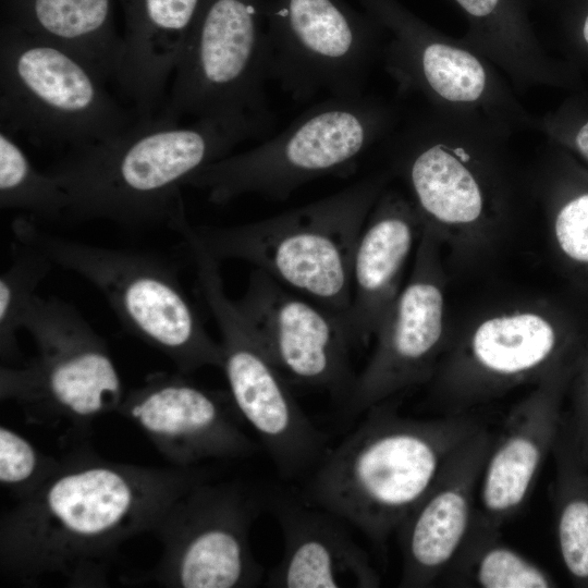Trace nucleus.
I'll return each instance as SVG.
<instances>
[{
  "mask_svg": "<svg viewBox=\"0 0 588 588\" xmlns=\"http://www.w3.org/2000/svg\"><path fill=\"white\" fill-rule=\"evenodd\" d=\"M124 32L114 83L136 121L156 117L203 0H120Z\"/></svg>",
  "mask_w": 588,
  "mask_h": 588,
  "instance_id": "23",
  "label": "nucleus"
},
{
  "mask_svg": "<svg viewBox=\"0 0 588 588\" xmlns=\"http://www.w3.org/2000/svg\"><path fill=\"white\" fill-rule=\"evenodd\" d=\"M555 531L563 565L577 587L588 588V470L553 448Z\"/></svg>",
  "mask_w": 588,
  "mask_h": 588,
  "instance_id": "27",
  "label": "nucleus"
},
{
  "mask_svg": "<svg viewBox=\"0 0 588 588\" xmlns=\"http://www.w3.org/2000/svg\"><path fill=\"white\" fill-rule=\"evenodd\" d=\"M206 480L194 467H149L74 455L59 461L0 523V566L25 584L58 578L105 587L118 550L154 531L172 503Z\"/></svg>",
  "mask_w": 588,
  "mask_h": 588,
  "instance_id": "1",
  "label": "nucleus"
},
{
  "mask_svg": "<svg viewBox=\"0 0 588 588\" xmlns=\"http://www.w3.org/2000/svg\"><path fill=\"white\" fill-rule=\"evenodd\" d=\"M179 235L193 255L199 291L218 326L221 369L238 413L282 477L314 470L328 451L326 434L304 413L264 342L228 297L219 260L200 244L193 225H184Z\"/></svg>",
  "mask_w": 588,
  "mask_h": 588,
  "instance_id": "11",
  "label": "nucleus"
},
{
  "mask_svg": "<svg viewBox=\"0 0 588 588\" xmlns=\"http://www.w3.org/2000/svg\"><path fill=\"white\" fill-rule=\"evenodd\" d=\"M283 536V555L267 579L270 587H378L367 553L333 513L285 493L266 495Z\"/></svg>",
  "mask_w": 588,
  "mask_h": 588,
  "instance_id": "22",
  "label": "nucleus"
},
{
  "mask_svg": "<svg viewBox=\"0 0 588 588\" xmlns=\"http://www.w3.org/2000/svg\"><path fill=\"white\" fill-rule=\"evenodd\" d=\"M266 495L240 482L193 486L154 529L162 544L150 577L175 588H242L258 585L264 568L249 540Z\"/></svg>",
  "mask_w": 588,
  "mask_h": 588,
  "instance_id": "15",
  "label": "nucleus"
},
{
  "mask_svg": "<svg viewBox=\"0 0 588 588\" xmlns=\"http://www.w3.org/2000/svg\"><path fill=\"white\" fill-rule=\"evenodd\" d=\"M184 373L155 372L125 393L118 411L138 427L173 466L253 454L256 443L230 392L203 388Z\"/></svg>",
  "mask_w": 588,
  "mask_h": 588,
  "instance_id": "18",
  "label": "nucleus"
},
{
  "mask_svg": "<svg viewBox=\"0 0 588 588\" xmlns=\"http://www.w3.org/2000/svg\"><path fill=\"white\" fill-rule=\"evenodd\" d=\"M385 30L380 61L403 96L500 134L535 131L537 115L504 74L464 38L434 29L396 0H358Z\"/></svg>",
  "mask_w": 588,
  "mask_h": 588,
  "instance_id": "10",
  "label": "nucleus"
},
{
  "mask_svg": "<svg viewBox=\"0 0 588 588\" xmlns=\"http://www.w3.org/2000/svg\"><path fill=\"white\" fill-rule=\"evenodd\" d=\"M509 139L427 108L384 140L424 226L458 257L486 246L513 208L518 179Z\"/></svg>",
  "mask_w": 588,
  "mask_h": 588,
  "instance_id": "4",
  "label": "nucleus"
},
{
  "mask_svg": "<svg viewBox=\"0 0 588 588\" xmlns=\"http://www.w3.org/2000/svg\"><path fill=\"white\" fill-rule=\"evenodd\" d=\"M272 121L204 118L182 124L156 115L110 139L70 149L47 171L69 196L71 220L170 229L186 215L182 188L189 177L266 134Z\"/></svg>",
  "mask_w": 588,
  "mask_h": 588,
  "instance_id": "2",
  "label": "nucleus"
},
{
  "mask_svg": "<svg viewBox=\"0 0 588 588\" xmlns=\"http://www.w3.org/2000/svg\"><path fill=\"white\" fill-rule=\"evenodd\" d=\"M12 261L0 275V354L3 365L16 362L21 351L17 333L23 329L37 289L53 264L39 249L14 240Z\"/></svg>",
  "mask_w": 588,
  "mask_h": 588,
  "instance_id": "30",
  "label": "nucleus"
},
{
  "mask_svg": "<svg viewBox=\"0 0 588 588\" xmlns=\"http://www.w3.org/2000/svg\"><path fill=\"white\" fill-rule=\"evenodd\" d=\"M388 179V173L373 174L270 218L232 226H193L194 232L219 261L249 262L344 321L355 247Z\"/></svg>",
  "mask_w": 588,
  "mask_h": 588,
  "instance_id": "5",
  "label": "nucleus"
},
{
  "mask_svg": "<svg viewBox=\"0 0 588 588\" xmlns=\"http://www.w3.org/2000/svg\"><path fill=\"white\" fill-rule=\"evenodd\" d=\"M58 462L40 453L23 434L0 427V482L17 499L44 481Z\"/></svg>",
  "mask_w": 588,
  "mask_h": 588,
  "instance_id": "31",
  "label": "nucleus"
},
{
  "mask_svg": "<svg viewBox=\"0 0 588 588\" xmlns=\"http://www.w3.org/2000/svg\"><path fill=\"white\" fill-rule=\"evenodd\" d=\"M535 131L588 168V91H573L555 109L537 117Z\"/></svg>",
  "mask_w": 588,
  "mask_h": 588,
  "instance_id": "33",
  "label": "nucleus"
},
{
  "mask_svg": "<svg viewBox=\"0 0 588 588\" xmlns=\"http://www.w3.org/2000/svg\"><path fill=\"white\" fill-rule=\"evenodd\" d=\"M573 369L543 379L510 411L478 486L475 518L483 526L499 530L528 499L547 456L553 451Z\"/></svg>",
  "mask_w": 588,
  "mask_h": 588,
  "instance_id": "20",
  "label": "nucleus"
},
{
  "mask_svg": "<svg viewBox=\"0 0 588 588\" xmlns=\"http://www.w3.org/2000/svg\"><path fill=\"white\" fill-rule=\"evenodd\" d=\"M84 59L1 24L0 126L70 149L110 139L135 122Z\"/></svg>",
  "mask_w": 588,
  "mask_h": 588,
  "instance_id": "9",
  "label": "nucleus"
},
{
  "mask_svg": "<svg viewBox=\"0 0 588 588\" xmlns=\"http://www.w3.org/2000/svg\"><path fill=\"white\" fill-rule=\"evenodd\" d=\"M564 401L553 448L564 450L588 470V340L573 369Z\"/></svg>",
  "mask_w": 588,
  "mask_h": 588,
  "instance_id": "32",
  "label": "nucleus"
},
{
  "mask_svg": "<svg viewBox=\"0 0 588 588\" xmlns=\"http://www.w3.org/2000/svg\"><path fill=\"white\" fill-rule=\"evenodd\" d=\"M1 24L62 46L114 81L122 35L113 0H1Z\"/></svg>",
  "mask_w": 588,
  "mask_h": 588,
  "instance_id": "25",
  "label": "nucleus"
},
{
  "mask_svg": "<svg viewBox=\"0 0 588 588\" xmlns=\"http://www.w3.org/2000/svg\"><path fill=\"white\" fill-rule=\"evenodd\" d=\"M442 244L424 226L408 281L389 309L363 371L356 376L345 408L351 414L429 383L451 340L446 324V278Z\"/></svg>",
  "mask_w": 588,
  "mask_h": 588,
  "instance_id": "16",
  "label": "nucleus"
},
{
  "mask_svg": "<svg viewBox=\"0 0 588 588\" xmlns=\"http://www.w3.org/2000/svg\"><path fill=\"white\" fill-rule=\"evenodd\" d=\"M365 414L315 467L306 502L382 547L429 491L451 454L482 425L467 413L404 417L391 400Z\"/></svg>",
  "mask_w": 588,
  "mask_h": 588,
  "instance_id": "3",
  "label": "nucleus"
},
{
  "mask_svg": "<svg viewBox=\"0 0 588 588\" xmlns=\"http://www.w3.org/2000/svg\"><path fill=\"white\" fill-rule=\"evenodd\" d=\"M236 306L285 378L346 403L356 376L343 318L255 269Z\"/></svg>",
  "mask_w": 588,
  "mask_h": 588,
  "instance_id": "17",
  "label": "nucleus"
},
{
  "mask_svg": "<svg viewBox=\"0 0 588 588\" xmlns=\"http://www.w3.org/2000/svg\"><path fill=\"white\" fill-rule=\"evenodd\" d=\"M563 41L565 60L588 73V1L566 21Z\"/></svg>",
  "mask_w": 588,
  "mask_h": 588,
  "instance_id": "34",
  "label": "nucleus"
},
{
  "mask_svg": "<svg viewBox=\"0 0 588 588\" xmlns=\"http://www.w3.org/2000/svg\"><path fill=\"white\" fill-rule=\"evenodd\" d=\"M495 437L482 426L463 442L399 527L401 587L432 586L452 566L470 534L480 477Z\"/></svg>",
  "mask_w": 588,
  "mask_h": 588,
  "instance_id": "19",
  "label": "nucleus"
},
{
  "mask_svg": "<svg viewBox=\"0 0 588 588\" xmlns=\"http://www.w3.org/2000/svg\"><path fill=\"white\" fill-rule=\"evenodd\" d=\"M0 207L22 210L37 221L65 217L69 196L46 170L35 168L15 135L0 127Z\"/></svg>",
  "mask_w": 588,
  "mask_h": 588,
  "instance_id": "29",
  "label": "nucleus"
},
{
  "mask_svg": "<svg viewBox=\"0 0 588 588\" xmlns=\"http://www.w3.org/2000/svg\"><path fill=\"white\" fill-rule=\"evenodd\" d=\"M468 20L465 37L487 57L518 93L551 87L585 89L581 73L541 45L520 0H454Z\"/></svg>",
  "mask_w": 588,
  "mask_h": 588,
  "instance_id": "24",
  "label": "nucleus"
},
{
  "mask_svg": "<svg viewBox=\"0 0 588 588\" xmlns=\"http://www.w3.org/2000/svg\"><path fill=\"white\" fill-rule=\"evenodd\" d=\"M400 122V109L377 97H328L275 136L204 167L186 186L205 192L216 205L249 194L285 200L314 180L352 173Z\"/></svg>",
  "mask_w": 588,
  "mask_h": 588,
  "instance_id": "6",
  "label": "nucleus"
},
{
  "mask_svg": "<svg viewBox=\"0 0 588 588\" xmlns=\"http://www.w3.org/2000/svg\"><path fill=\"white\" fill-rule=\"evenodd\" d=\"M498 534L499 530L488 528L474 519L470 534L452 564L467 583L482 588L556 586L549 573L502 543Z\"/></svg>",
  "mask_w": 588,
  "mask_h": 588,
  "instance_id": "28",
  "label": "nucleus"
},
{
  "mask_svg": "<svg viewBox=\"0 0 588 588\" xmlns=\"http://www.w3.org/2000/svg\"><path fill=\"white\" fill-rule=\"evenodd\" d=\"M36 354L0 368V397L37 419L88 426L118 411L125 392L106 341L59 297L37 295L24 320Z\"/></svg>",
  "mask_w": 588,
  "mask_h": 588,
  "instance_id": "12",
  "label": "nucleus"
},
{
  "mask_svg": "<svg viewBox=\"0 0 588 588\" xmlns=\"http://www.w3.org/2000/svg\"><path fill=\"white\" fill-rule=\"evenodd\" d=\"M266 25L269 79L299 102L364 95L387 36L343 0H268Z\"/></svg>",
  "mask_w": 588,
  "mask_h": 588,
  "instance_id": "14",
  "label": "nucleus"
},
{
  "mask_svg": "<svg viewBox=\"0 0 588 588\" xmlns=\"http://www.w3.org/2000/svg\"><path fill=\"white\" fill-rule=\"evenodd\" d=\"M422 220L411 198L385 189L358 237L351 270V304L344 324L353 345L375 338L402 290L408 258L418 245Z\"/></svg>",
  "mask_w": 588,
  "mask_h": 588,
  "instance_id": "21",
  "label": "nucleus"
},
{
  "mask_svg": "<svg viewBox=\"0 0 588 588\" xmlns=\"http://www.w3.org/2000/svg\"><path fill=\"white\" fill-rule=\"evenodd\" d=\"M550 245L565 275L588 296V168L548 142L531 176Z\"/></svg>",
  "mask_w": 588,
  "mask_h": 588,
  "instance_id": "26",
  "label": "nucleus"
},
{
  "mask_svg": "<svg viewBox=\"0 0 588 588\" xmlns=\"http://www.w3.org/2000/svg\"><path fill=\"white\" fill-rule=\"evenodd\" d=\"M267 1L203 0L158 117L273 118L265 89Z\"/></svg>",
  "mask_w": 588,
  "mask_h": 588,
  "instance_id": "13",
  "label": "nucleus"
},
{
  "mask_svg": "<svg viewBox=\"0 0 588 588\" xmlns=\"http://www.w3.org/2000/svg\"><path fill=\"white\" fill-rule=\"evenodd\" d=\"M14 240L34 246L53 265L94 285L135 338L167 356L181 373L221 368L222 352L186 295L177 267L150 253L65 238L22 215L11 224Z\"/></svg>",
  "mask_w": 588,
  "mask_h": 588,
  "instance_id": "7",
  "label": "nucleus"
},
{
  "mask_svg": "<svg viewBox=\"0 0 588 588\" xmlns=\"http://www.w3.org/2000/svg\"><path fill=\"white\" fill-rule=\"evenodd\" d=\"M587 340L586 326L558 304L494 308L451 336L429 381L431 395L448 414L465 413L574 368Z\"/></svg>",
  "mask_w": 588,
  "mask_h": 588,
  "instance_id": "8",
  "label": "nucleus"
}]
</instances>
